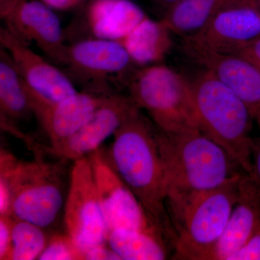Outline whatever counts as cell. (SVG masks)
Masks as SVG:
<instances>
[{"label": "cell", "instance_id": "cell-15", "mask_svg": "<svg viewBox=\"0 0 260 260\" xmlns=\"http://www.w3.org/2000/svg\"><path fill=\"white\" fill-rule=\"evenodd\" d=\"M260 231V187L252 176L243 174L239 181L237 201L213 259L228 260Z\"/></svg>", "mask_w": 260, "mask_h": 260}, {"label": "cell", "instance_id": "cell-17", "mask_svg": "<svg viewBox=\"0 0 260 260\" xmlns=\"http://www.w3.org/2000/svg\"><path fill=\"white\" fill-rule=\"evenodd\" d=\"M146 18L144 12L130 0H93L87 20L96 39L120 41Z\"/></svg>", "mask_w": 260, "mask_h": 260}, {"label": "cell", "instance_id": "cell-20", "mask_svg": "<svg viewBox=\"0 0 260 260\" xmlns=\"http://www.w3.org/2000/svg\"><path fill=\"white\" fill-rule=\"evenodd\" d=\"M158 232L118 229L109 233L108 245L121 260H162L167 251Z\"/></svg>", "mask_w": 260, "mask_h": 260}, {"label": "cell", "instance_id": "cell-23", "mask_svg": "<svg viewBox=\"0 0 260 260\" xmlns=\"http://www.w3.org/2000/svg\"><path fill=\"white\" fill-rule=\"evenodd\" d=\"M38 259H83V251L75 244L68 234L55 235L49 239Z\"/></svg>", "mask_w": 260, "mask_h": 260}, {"label": "cell", "instance_id": "cell-29", "mask_svg": "<svg viewBox=\"0 0 260 260\" xmlns=\"http://www.w3.org/2000/svg\"><path fill=\"white\" fill-rule=\"evenodd\" d=\"M250 175L260 187V137L254 139L252 148V172Z\"/></svg>", "mask_w": 260, "mask_h": 260}, {"label": "cell", "instance_id": "cell-19", "mask_svg": "<svg viewBox=\"0 0 260 260\" xmlns=\"http://www.w3.org/2000/svg\"><path fill=\"white\" fill-rule=\"evenodd\" d=\"M0 109L4 129L15 128V121L32 114L23 80L8 53L0 49Z\"/></svg>", "mask_w": 260, "mask_h": 260}, {"label": "cell", "instance_id": "cell-31", "mask_svg": "<svg viewBox=\"0 0 260 260\" xmlns=\"http://www.w3.org/2000/svg\"><path fill=\"white\" fill-rule=\"evenodd\" d=\"M159 3H161L162 5H164V6L168 7L169 8H172L173 5L177 3L178 2L180 1V0H158Z\"/></svg>", "mask_w": 260, "mask_h": 260}, {"label": "cell", "instance_id": "cell-5", "mask_svg": "<svg viewBox=\"0 0 260 260\" xmlns=\"http://www.w3.org/2000/svg\"><path fill=\"white\" fill-rule=\"evenodd\" d=\"M136 107L166 133L198 129L190 79L164 64L143 67L128 82Z\"/></svg>", "mask_w": 260, "mask_h": 260}, {"label": "cell", "instance_id": "cell-6", "mask_svg": "<svg viewBox=\"0 0 260 260\" xmlns=\"http://www.w3.org/2000/svg\"><path fill=\"white\" fill-rule=\"evenodd\" d=\"M241 177L200 195L173 221L174 259H213L237 201Z\"/></svg>", "mask_w": 260, "mask_h": 260}, {"label": "cell", "instance_id": "cell-28", "mask_svg": "<svg viewBox=\"0 0 260 260\" xmlns=\"http://www.w3.org/2000/svg\"><path fill=\"white\" fill-rule=\"evenodd\" d=\"M11 191L8 180L0 176V216L10 217Z\"/></svg>", "mask_w": 260, "mask_h": 260}, {"label": "cell", "instance_id": "cell-10", "mask_svg": "<svg viewBox=\"0 0 260 260\" xmlns=\"http://www.w3.org/2000/svg\"><path fill=\"white\" fill-rule=\"evenodd\" d=\"M0 44L21 76L29 99L52 104L78 93L64 73L34 52L28 44L5 27L0 28Z\"/></svg>", "mask_w": 260, "mask_h": 260}, {"label": "cell", "instance_id": "cell-16", "mask_svg": "<svg viewBox=\"0 0 260 260\" xmlns=\"http://www.w3.org/2000/svg\"><path fill=\"white\" fill-rule=\"evenodd\" d=\"M132 62L120 42L95 38L67 46L62 64L76 75L102 79L125 73Z\"/></svg>", "mask_w": 260, "mask_h": 260}, {"label": "cell", "instance_id": "cell-32", "mask_svg": "<svg viewBox=\"0 0 260 260\" xmlns=\"http://www.w3.org/2000/svg\"><path fill=\"white\" fill-rule=\"evenodd\" d=\"M257 3H258V4H259V6L260 8V0H257Z\"/></svg>", "mask_w": 260, "mask_h": 260}, {"label": "cell", "instance_id": "cell-8", "mask_svg": "<svg viewBox=\"0 0 260 260\" xmlns=\"http://www.w3.org/2000/svg\"><path fill=\"white\" fill-rule=\"evenodd\" d=\"M5 28L25 44L34 43L58 64H63L66 45L59 19L50 8L35 0H0Z\"/></svg>", "mask_w": 260, "mask_h": 260}, {"label": "cell", "instance_id": "cell-12", "mask_svg": "<svg viewBox=\"0 0 260 260\" xmlns=\"http://www.w3.org/2000/svg\"><path fill=\"white\" fill-rule=\"evenodd\" d=\"M183 49L203 68L226 84L245 104L260 130V70L237 54L210 50L184 37Z\"/></svg>", "mask_w": 260, "mask_h": 260}, {"label": "cell", "instance_id": "cell-11", "mask_svg": "<svg viewBox=\"0 0 260 260\" xmlns=\"http://www.w3.org/2000/svg\"><path fill=\"white\" fill-rule=\"evenodd\" d=\"M186 37L211 51L237 54L260 38L257 0H225L201 31Z\"/></svg>", "mask_w": 260, "mask_h": 260}, {"label": "cell", "instance_id": "cell-9", "mask_svg": "<svg viewBox=\"0 0 260 260\" xmlns=\"http://www.w3.org/2000/svg\"><path fill=\"white\" fill-rule=\"evenodd\" d=\"M89 157L108 232L128 229L161 234L139 200L116 174L102 151L99 149Z\"/></svg>", "mask_w": 260, "mask_h": 260}, {"label": "cell", "instance_id": "cell-26", "mask_svg": "<svg viewBox=\"0 0 260 260\" xmlns=\"http://www.w3.org/2000/svg\"><path fill=\"white\" fill-rule=\"evenodd\" d=\"M85 260H121L120 256L106 244L93 246L83 252Z\"/></svg>", "mask_w": 260, "mask_h": 260}, {"label": "cell", "instance_id": "cell-27", "mask_svg": "<svg viewBox=\"0 0 260 260\" xmlns=\"http://www.w3.org/2000/svg\"><path fill=\"white\" fill-rule=\"evenodd\" d=\"M236 54L250 61L260 70V38L248 44Z\"/></svg>", "mask_w": 260, "mask_h": 260}, {"label": "cell", "instance_id": "cell-2", "mask_svg": "<svg viewBox=\"0 0 260 260\" xmlns=\"http://www.w3.org/2000/svg\"><path fill=\"white\" fill-rule=\"evenodd\" d=\"M108 160L162 235L174 242L176 234L166 203L165 175L156 126L140 109L116 130Z\"/></svg>", "mask_w": 260, "mask_h": 260}, {"label": "cell", "instance_id": "cell-1", "mask_svg": "<svg viewBox=\"0 0 260 260\" xmlns=\"http://www.w3.org/2000/svg\"><path fill=\"white\" fill-rule=\"evenodd\" d=\"M156 140L172 223L200 195L246 173L224 149L199 130L166 133L156 127Z\"/></svg>", "mask_w": 260, "mask_h": 260}, {"label": "cell", "instance_id": "cell-22", "mask_svg": "<svg viewBox=\"0 0 260 260\" xmlns=\"http://www.w3.org/2000/svg\"><path fill=\"white\" fill-rule=\"evenodd\" d=\"M47 242L44 229L12 218L11 246L6 260L38 259Z\"/></svg>", "mask_w": 260, "mask_h": 260}, {"label": "cell", "instance_id": "cell-24", "mask_svg": "<svg viewBox=\"0 0 260 260\" xmlns=\"http://www.w3.org/2000/svg\"><path fill=\"white\" fill-rule=\"evenodd\" d=\"M228 260H260V231Z\"/></svg>", "mask_w": 260, "mask_h": 260}, {"label": "cell", "instance_id": "cell-30", "mask_svg": "<svg viewBox=\"0 0 260 260\" xmlns=\"http://www.w3.org/2000/svg\"><path fill=\"white\" fill-rule=\"evenodd\" d=\"M81 0H41L51 9L68 10L77 6Z\"/></svg>", "mask_w": 260, "mask_h": 260}, {"label": "cell", "instance_id": "cell-25", "mask_svg": "<svg viewBox=\"0 0 260 260\" xmlns=\"http://www.w3.org/2000/svg\"><path fill=\"white\" fill-rule=\"evenodd\" d=\"M12 218L0 216V259L6 260L11 246Z\"/></svg>", "mask_w": 260, "mask_h": 260}, {"label": "cell", "instance_id": "cell-3", "mask_svg": "<svg viewBox=\"0 0 260 260\" xmlns=\"http://www.w3.org/2000/svg\"><path fill=\"white\" fill-rule=\"evenodd\" d=\"M200 133L220 145L247 174L252 172L254 121L240 98L210 70L190 79Z\"/></svg>", "mask_w": 260, "mask_h": 260}, {"label": "cell", "instance_id": "cell-4", "mask_svg": "<svg viewBox=\"0 0 260 260\" xmlns=\"http://www.w3.org/2000/svg\"><path fill=\"white\" fill-rule=\"evenodd\" d=\"M0 164L11 191L10 217L44 229L52 225L64 203L60 164L19 161L4 150Z\"/></svg>", "mask_w": 260, "mask_h": 260}, {"label": "cell", "instance_id": "cell-7", "mask_svg": "<svg viewBox=\"0 0 260 260\" xmlns=\"http://www.w3.org/2000/svg\"><path fill=\"white\" fill-rule=\"evenodd\" d=\"M67 232L83 251L107 243L108 229L90 157L74 161L64 203Z\"/></svg>", "mask_w": 260, "mask_h": 260}, {"label": "cell", "instance_id": "cell-18", "mask_svg": "<svg viewBox=\"0 0 260 260\" xmlns=\"http://www.w3.org/2000/svg\"><path fill=\"white\" fill-rule=\"evenodd\" d=\"M171 31L160 21L145 18L131 32L118 41L135 64L142 67L158 64L172 49Z\"/></svg>", "mask_w": 260, "mask_h": 260}, {"label": "cell", "instance_id": "cell-14", "mask_svg": "<svg viewBox=\"0 0 260 260\" xmlns=\"http://www.w3.org/2000/svg\"><path fill=\"white\" fill-rule=\"evenodd\" d=\"M108 95L78 92L56 104L36 101H30V104L32 114L42 124L52 146L79 131L105 102Z\"/></svg>", "mask_w": 260, "mask_h": 260}, {"label": "cell", "instance_id": "cell-21", "mask_svg": "<svg viewBox=\"0 0 260 260\" xmlns=\"http://www.w3.org/2000/svg\"><path fill=\"white\" fill-rule=\"evenodd\" d=\"M225 0H180L168 10L161 21L171 32L191 37L209 23Z\"/></svg>", "mask_w": 260, "mask_h": 260}, {"label": "cell", "instance_id": "cell-13", "mask_svg": "<svg viewBox=\"0 0 260 260\" xmlns=\"http://www.w3.org/2000/svg\"><path fill=\"white\" fill-rule=\"evenodd\" d=\"M138 107L129 95L109 94L105 102L92 117L73 136L49 148L64 160L75 161L88 156L100 148L106 140L115 134L116 130Z\"/></svg>", "mask_w": 260, "mask_h": 260}]
</instances>
